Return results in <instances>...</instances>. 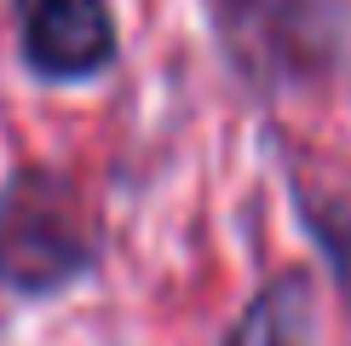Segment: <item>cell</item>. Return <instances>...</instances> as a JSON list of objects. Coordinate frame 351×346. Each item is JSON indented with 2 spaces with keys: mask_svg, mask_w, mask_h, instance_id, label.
<instances>
[{
  "mask_svg": "<svg viewBox=\"0 0 351 346\" xmlns=\"http://www.w3.org/2000/svg\"><path fill=\"white\" fill-rule=\"evenodd\" d=\"M213 23L254 86L300 93L351 76V0H213Z\"/></svg>",
  "mask_w": 351,
  "mask_h": 346,
  "instance_id": "1",
  "label": "cell"
},
{
  "mask_svg": "<svg viewBox=\"0 0 351 346\" xmlns=\"http://www.w3.org/2000/svg\"><path fill=\"white\" fill-rule=\"evenodd\" d=\"M93 260V220L69 179L29 168L0 191V283L47 295L81 277Z\"/></svg>",
  "mask_w": 351,
  "mask_h": 346,
  "instance_id": "2",
  "label": "cell"
},
{
  "mask_svg": "<svg viewBox=\"0 0 351 346\" xmlns=\"http://www.w3.org/2000/svg\"><path fill=\"white\" fill-rule=\"evenodd\" d=\"M18 35L29 69L81 81L115 58V23L104 0H18Z\"/></svg>",
  "mask_w": 351,
  "mask_h": 346,
  "instance_id": "3",
  "label": "cell"
},
{
  "mask_svg": "<svg viewBox=\"0 0 351 346\" xmlns=\"http://www.w3.org/2000/svg\"><path fill=\"white\" fill-rule=\"evenodd\" d=\"M294 202L305 214V231L317 237L334 283L351 306V179L334 173V162H305L294 173Z\"/></svg>",
  "mask_w": 351,
  "mask_h": 346,
  "instance_id": "4",
  "label": "cell"
},
{
  "mask_svg": "<svg viewBox=\"0 0 351 346\" xmlns=\"http://www.w3.org/2000/svg\"><path fill=\"white\" fill-rule=\"evenodd\" d=\"M225 346H317V295L305 271H282L247 300Z\"/></svg>",
  "mask_w": 351,
  "mask_h": 346,
  "instance_id": "5",
  "label": "cell"
}]
</instances>
